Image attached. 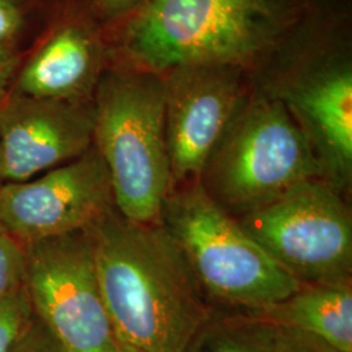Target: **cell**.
I'll list each match as a JSON object with an SVG mask.
<instances>
[{"label":"cell","instance_id":"22","mask_svg":"<svg viewBox=\"0 0 352 352\" xmlns=\"http://www.w3.org/2000/svg\"><path fill=\"white\" fill-rule=\"evenodd\" d=\"M118 352H141L139 350H136V349H132V347H129V346H126V344H119V350Z\"/></svg>","mask_w":352,"mask_h":352},{"label":"cell","instance_id":"17","mask_svg":"<svg viewBox=\"0 0 352 352\" xmlns=\"http://www.w3.org/2000/svg\"><path fill=\"white\" fill-rule=\"evenodd\" d=\"M32 317L33 311L24 286L0 302V352L12 351Z\"/></svg>","mask_w":352,"mask_h":352},{"label":"cell","instance_id":"24","mask_svg":"<svg viewBox=\"0 0 352 352\" xmlns=\"http://www.w3.org/2000/svg\"><path fill=\"white\" fill-rule=\"evenodd\" d=\"M0 231H4V230H3V227H1V225H0Z\"/></svg>","mask_w":352,"mask_h":352},{"label":"cell","instance_id":"19","mask_svg":"<svg viewBox=\"0 0 352 352\" xmlns=\"http://www.w3.org/2000/svg\"><path fill=\"white\" fill-rule=\"evenodd\" d=\"M11 352H65L50 331L33 315Z\"/></svg>","mask_w":352,"mask_h":352},{"label":"cell","instance_id":"20","mask_svg":"<svg viewBox=\"0 0 352 352\" xmlns=\"http://www.w3.org/2000/svg\"><path fill=\"white\" fill-rule=\"evenodd\" d=\"M145 0H89L104 29H110L136 12Z\"/></svg>","mask_w":352,"mask_h":352},{"label":"cell","instance_id":"8","mask_svg":"<svg viewBox=\"0 0 352 352\" xmlns=\"http://www.w3.org/2000/svg\"><path fill=\"white\" fill-rule=\"evenodd\" d=\"M24 244L33 315L65 352H118L85 230Z\"/></svg>","mask_w":352,"mask_h":352},{"label":"cell","instance_id":"2","mask_svg":"<svg viewBox=\"0 0 352 352\" xmlns=\"http://www.w3.org/2000/svg\"><path fill=\"white\" fill-rule=\"evenodd\" d=\"M252 89L280 102L309 144L324 179L352 183V0H308Z\"/></svg>","mask_w":352,"mask_h":352},{"label":"cell","instance_id":"3","mask_svg":"<svg viewBox=\"0 0 352 352\" xmlns=\"http://www.w3.org/2000/svg\"><path fill=\"white\" fill-rule=\"evenodd\" d=\"M308 0H145L106 29L110 62L155 74L183 64L261 67Z\"/></svg>","mask_w":352,"mask_h":352},{"label":"cell","instance_id":"7","mask_svg":"<svg viewBox=\"0 0 352 352\" xmlns=\"http://www.w3.org/2000/svg\"><path fill=\"white\" fill-rule=\"evenodd\" d=\"M346 196L325 179L312 177L236 221L300 285L352 280V214Z\"/></svg>","mask_w":352,"mask_h":352},{"label":"cell","instance_id":"23","mask_svg":"<svg viewBox=\"0 0 352 352\" xmlns=\"http://www.w3.org/2000/svg\"><path fill=\"white\" fill-rule=\"evenodd\" d=\"M4 184V179H3V162H1V151H0V188Z\"/></svg>","mask_w":352,"mask_h":352},{"label":"cell","instance_id":"12","mask_svg":"<svg viewBox=\"0 0 352 352\" xmlns=\"http://www.w3.org/2000/svg\"><path fill=\"white\" fill-rule=\"evenodd\" d=\"M94 102L37 98L10 91L0 101L4 183L26 182L93 145Z\"/></svg>","mask_w":352,"mask_h":352},{"label":"cell","instance_id":"14","mask_svg":"<svg viewBox=\"0 0 352 352\" xmlns=\"http://www.w3.org/2000/svg\"><path fill=\"white\" fill-rule=\"evenodd\" d=\"M186 352H273L272 327L243 312L214 308Z\"/></svg>","mask_w":352,"mask_h":352},{"label":"cell","instance_id":"1","mask_svg":"<svg viewBox=\"0 0 352 352\" xmlns=\"http://www.w3.org/2000/svg\"><path fill=\"white\" fill-rule=\"evenodd\" d=\"M85 232L118 343L186 352L214 308L162 223L129 219L113 205Z\"/></svg>","mask_w":352,"mask_h":352},{"label":"cell","instance_id":"4","mask_svg":"<svg viewBox=\"0 0 352 352\" xmlns=\"http://www.w3.org/2000/svg\"><path fill=\"white\" fill-rule=\"evenodd\" d=\"M93 102V145L109 170L115 208L138 222L160 221L171 188L164 75L110 62Z\"/></svg>","mask_w":352,"mask_h":352},{"label":"cell","instance_id":"18","mask_svg":"<svg viewBox=\"0 0 352 352\" xmlns=\"http://www.w3.org/2000/svg\"><path fill=\"white\" fill-rule=\"evenodd\" d=\"M272 350L273 352H340L316 336L278 327H272Z\"/></svg>","mask_w":352,"mask_h":352},{"label":"cell","instance_id":"11","mask_svg":"<svg viewBox=\"0 0 352 352\" xmlns=\"http://www.w3.org/2000/svg\"><path fill=\"white\" fill-rule=\"evenodd\" d=\"M110 60L106 29L89 0H62L26 51L11 91L50 100H93Z\"/></svg>","mask_w":352,"mask_h":352},{"label":"cell","instance_id":"10","mask_svg":"<svg viewBox=\"0 0 352 352\" xmlns=\"http://www.w3.org/2000/svg\"><path fill=\"white\" fill-rule=\"evenodd\" d=\"M113 205L109 170L91 145L43 175L4 183L0 225L21 243H29L85 230Z\"/></svg>","mask_w":352,"mask_h":352},{"label":"cell","instance_id":"13","mask_svg":"<svg viewBox=\"0 0 352 352\" xmlns=\"http://www.w3.org/2000/svg\"><path fill=\"white\" fill-rule=\"evenodd\" d=\"M272 327L304 331L352 352V280L300 285L286 299L243 312Z\"/></svg>","mask_w":352,"mask_h":352},{"label":"cell","instance_id":"15","mask_svg":"<svg viewBox=\"0 0 352 352\" xmlns=\"http://www.w3.org/2000/svg\"><path fill=\"white\" fill-rule=\"evenodd\" d=\"M62 0H0V46L23 49L34 26L45 29Z\"/></svg>","mask_w":352,"mask_h":352},{"label":"cell","instance_id":"16","mask_svg":"<svg viewBox=\"0 0 352 352\" xmlns=\"http://www.w3.org/2000/svg\"><path fill=\"white\" fill-rule=\"evenodd\" d=\"M24 244L0 231V302L24 286Z\"/></svg>","mask_w":352,"mask_h":352},{"label":"cell","instance_id":"5","mask_svg":"<svg viewBox=\"0 0 352 352\" xmlns=\"http://www.w3.org/2000/svg\"><path fill=\"white\" fill-rule=\"evenodd\" d=\"M312 177L324 179L321 167L286 107L251 87L209 151L197 183L236 219Z\"/></svg>","mask_w":352,"mask_h":352},{"label":"cell","instance_id":"6","mask_svg":"<svg viewBox=\"0 0 352 352\" xmlns=\"http://www.w3.org/2000/svg\"><path fill=\"white\" fill-rule=\"evenodd\" d=\"M160 222L215 309L251 312L280 302L300 287L197 182L168 192Z\"/></svg>","mask_w":352,"mask_h":352},{"label":"cell","instance_id":"21","mask_svg":"<svg viewBox=\"0 0 352 352\" xmlns=\"http://www.w3.org/2000/svg\"><path fill=\"white\" fill-rule=\"evenodd\" d=\"M26 51L11 46H0V101L11 91L13 81L24 62Z\"/></svg>","mask_w":352,"mask_h":352},{"label":"cell","instance_id":"9","mask_svg":"<svg viewBox=\"0 0 352 352\" xmlns=\"http://www.w3.org/2000/svg\"><path fill=\"white\" fill-rule=\"evenodd\" d=\"M162 75L171 190L197 182L209 151L250 93L251 78L230 64H183Z\"/></svg>","mask_w":352,"mask_h":352}]
</instances>
